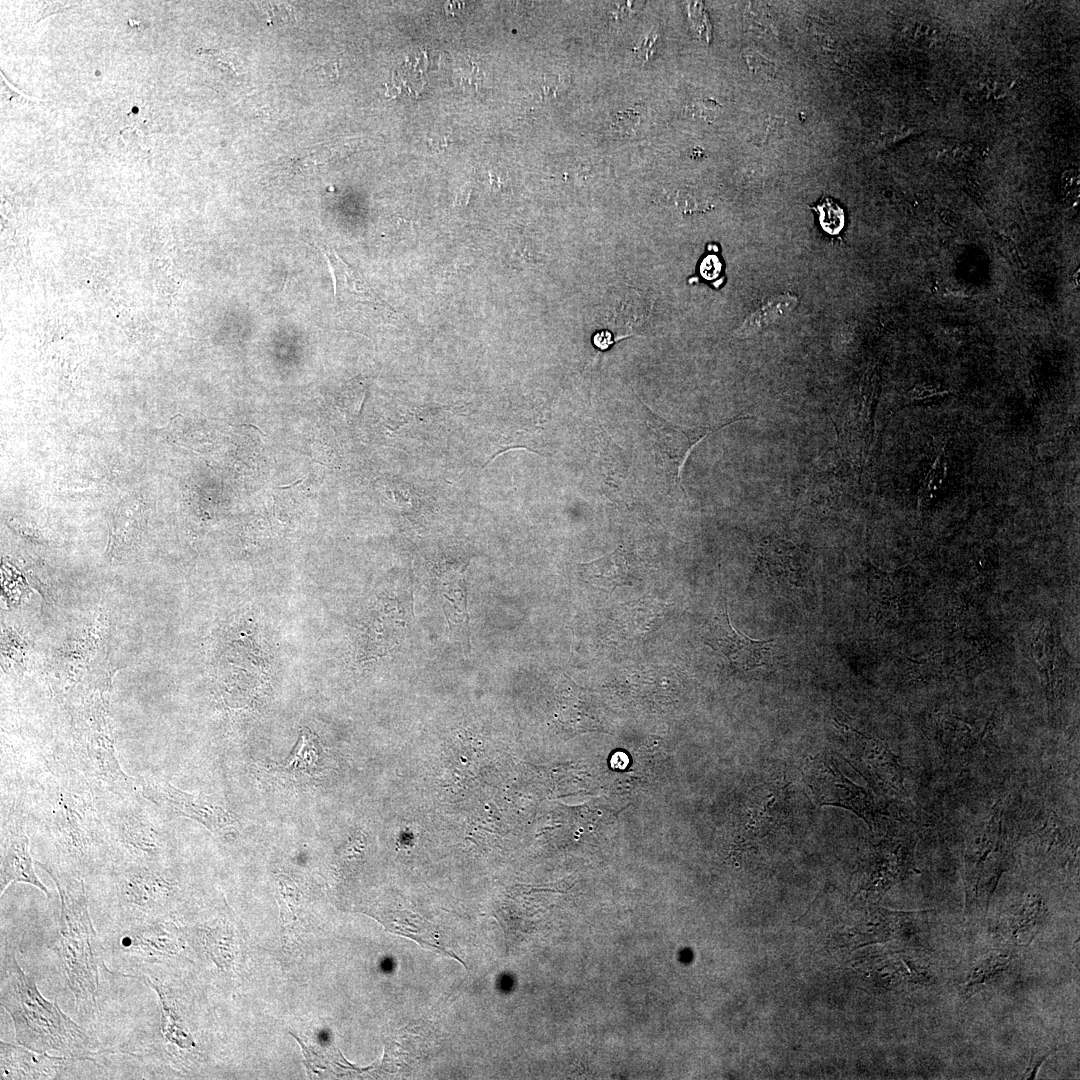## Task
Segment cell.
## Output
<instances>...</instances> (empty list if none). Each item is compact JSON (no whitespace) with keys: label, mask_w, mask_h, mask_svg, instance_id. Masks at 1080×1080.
<instances>
[{"label":"cell","mask_w":1080,"mask_h":1080,"mask_svg":"<svg viewBox=\"0 0 1080 1080\" xmlns=\"http://www.w3.org/2000/svg\"><path fill=\"white\" fill-rule=\"evenodd\" d=\"M658 31L655 27L645 36V38L638 44L633 50L639 58L647 60L651 47L658 39Z\"/></svg>","instance_id":"cell-24"},{"label":"cell","mask_w":1080,"mask_h":1080,"mask_svg":"<svg viewBox=\"0 0 1080 1080\" xmlns=\"http://www.w3.org/2000/svg\"><path fill=\"white\" fill-rule=\"evenodd\" d=\"M302 481H303V479H299V480H297L296 482H294V483H292V484H290V485H287V486H279V487H276V489H289V488H291V487L295 486L296 484H298V483H301Z\"/></svg>","instance_id":"cell-27"},{"label":"cell","mask_w":1080,"mask_h":1080,"mask_svg":"<svg viewBox=\"0 0 1080 1080\" xmlns=\"http://www.w3.org/2000/svg\"><path fill=\"white\" fill-rule=\"evenodd\" d=\"M141 794L173 817H188L211 832H221L236 822L235 816L211 797L194 795L157 778L137 779Z\"/></svg>","instance_id":"cell-9"},{"label":"cell","mask_w":1080,"mask_h":1080,"mask_svg":"<svg viewBox=\"0 0 1080 1080\" xmlns=\"http://www.w3.org/2000/svg\"><path fill=\"white\" fill-rule=\"evenodd\" d=\"M26 883L38 888L47 899L51 892L42 883L34 870V862L29 850V838L19 828L6 839L1 852L0 893L1 896L10 884Z\"/></svg>","instance_id":"cell-14"},{"label":"cell","mask_w":1080,"mask_h":1080,"mask_svg":"<svg viewBox=\"0 0 1080 1080\" xmlns=\"http://www.w3.org/2000/svg\"><path fill=\"white\" fill-rule=\"evenodd\" d=\"M1050 1053H1051L1050 1051H1048V1052H1037L1032 1056V1058L1030 1060V1063L1028 1065V1068H1027L1026 1078H1028V1079H1034L1035 1078L1037 1070L1039 1069L1042 1062L1046 1059V1057Z\"/></svg>","instance_id":"cell-25"},{"label":"cell","mask_w":1080,"mask_h":1080,"mask_svg":"<svg viewBox=\"0 0 1080 1080\" xmlns=\"http://www.w3.org/2000/svg\"><path fill=\"white\" fill-rule=\"evenodd\" d=\"M111 862L167 865V849L156 826L136 805L108 815Z\"/></svg>","instance_id":"cell-8"},{"label":"cell","mask_w":1080,"mask_h":1080,"mask_svg":"<svg viewBox=\"0 0 1080 1080\" xmlns=\"http://www.w3.org/2000/svg\"><path fill=\"white\" fill-rule=\"evenodd\" d=\"M985 732L961 718L945 715L938 721L937 739L946 754L964 757L980 746Z\"/></svg>","instance_id":"cell-15"},{"label":"cell","mask_w":1080,"mask_h":1080,"mask_svg":"<svg viewBox=\"0 0 1080 1080\" xmlns=\"http://www.w3.org/2000/svg\"><path fill=\"white\" fill-rule=\"evenodd\" d=\"M715 634L706 640L738 669L748 671L770 662L774 639L755 640L736 631L724 613L715 627Z\"/></svg>","instance_id":"cell-12"},{"label":"cell","mask_w":1080,"mask_h":1080,"mask_svg":"<svg viewBox=\"0 0 1080 1080\" xmlns=\"http://www.w3.org/2000/svg\"><path fill=\"white\" fill-rule=\"evenodd\" d=\"M798 299L791 293L776 295L748 315L734 331L737 338H747L786 317L797 305Z\"/></svg>","instance_id":"cell-16"},{"label":"cell","mask_w":1080,"mask_h":1080,"mask_svg":"<svg viewBox=\"0 0 1080 1080\" xmlns=\"http://www.w3.org/2000/svg\"><path fill=\"white\" fill-rule=\"evenodd\" d=\"M581 566L584 578L589 579L590 582L594 583H605L609 581L617 583L619 578L623 577L626 573L624 556L618 550H615L613 553L596 561L583 563Z\"/></svg>","instance_id":"cell-18"},{"label":"cell","mask_w":1080,"mask_h":1080,"mask_svg":"<svg viewBox=\"0 0 1080 1080\" xmlns=\"http://www.w3.org/2000/svg\"><path fill=\"white\" fill-rule=\"evenodd\" d=\"M916 843L913 834L894 835L874 846L869 888L884 889L905 875L911 868Z\"/></svg>","instance_id":"cell-13"},{"label":"cell","mask_w":1080,"mask_h":1080,"mask_svg":"<svg viewBox=\"0 0 1080 1080\" xmlns=\"http://www.w3.org/2000/svg\"><path fill=\"white\" fill-rule=\"evenodd\" d=\"M97 932L108 968L129 976L144 968L174 966L185 950L172 920L108 926Z\"/></svg>","instance_id":"cell-4"},{"label":"cell","mask_w":1080,"mask_h":1080,"mask_svg":"<svg viewBox=\"0 0 1080 1080\" xmlns=\"http://www.w3.org/2000/svg\"><path fill=\"white\" fill-rule=\"evenodd\" d=\"M639 115L633 110H627L622 113H618L613 122V126L621 130H633V128L639 123Z\"/></svg>","instance_id":"cell-23"},{"label":"cell","mask_w":1080,"mask_h":1080,"mask_svg":"<svg viewBox=\"0 0 1080 1080\" xmlns=\"http://www.w3.org/2000/svg\"><path fill=\"white\" fill-rule=\"evenodd\" d=\"M0 1003L12 1019L17 1043L37 1052L96 1062L102 1054L97 1034L41 994L35 978L22 969L11 945L3 940Z\"/></svg>","instance_id":"cell-2"},{"label":"cell","mask_w":1080,"mask_h":1080,"mask_svg":"<svg viewBox=\"0 0 1080 1080\" xmlns=\"http://www.w3.org/2000/svg\"><path fill=\"white\" fill-rule=\"evenodd\" d=\"M741 822V836L752 843L776 836L788 823V795L784 783L763 782L752 787Z\"/></svg>","instance_id":"cell-11"},{"label":"cell","mask_w":1080,"mask_h":1080,"mask_svg":"<svg viewBox=\"0 0 1080 1080\" xmlns=\"http://www.w3.org/2000/svg\"><path fill=\"white\" fill-rule=\"evenodd\" d=\"M53 879L58 902V954L81 1024L94 1032L109 989L111 970L103 958L83 878L41 867Z\"/></svg>","instance_id":"cell-1"},{"label":"cell","mask_w":1080,"mask_h":1080,"mask_svg":"<svg viewBox=\"0 0 1080 1080\" xmlns=\"http://www.w3.org/2000/svg\"><path fill=\"white\" fill-rule=\"evenodd\" d=\"M1045 915L1042 899L1037 895H1028L1011 917V931L1015 938H1027Z\"/></svg>","instance_id":"cell-17"},{"label":"cell","mask_w":1080,"mask_h":1080,"mask_svg":"<svg viewBox=\"0 0 1080 1080\" xmlns=\"http://www.w3.org/2000/svg\"><path fill=\"white\" fill-rule=\"evenodd\" d=\"M1010 842L1001 800L991 807L987 819L967 840L963 855V880L967 905L983 904L988 910L998 881L1008 867Z\"/></svg>","instance_id":"cell-5"},{"label":"cell","mask_w":1080,"mask_h":1080,"mask_svg":"<svg viewBox=\"0 0 1080 1080\" xmlns=\"http://www.w3.org/2000/svg\"><path fill=\"white\" fill-rule=\"evenodd\" d=\"M803 780L819 806H836L852 811L874 830L880 809L873 795L847 778L832 757L820 754L808 757L802 769Z\"/></svg>","instance_id":"cell-6"},{"label":"cell","mask_w":1080,"mask_h":1080,"mask_svg":"<svg viewBox=\"0 0 1080 1080\" xmlns=\"http://www.w3.org/2000/svg\"><path fill=\"white\" fill-rule=\"evenodd\" d=\"M947 474V463L943 454L937 456L922 480L918 491V505L925 507L936 496Z\"/></svg>","instance_id":"cell-19"},{"label":"cell","mask_w":1080,"mask_h":1080,"mask_svg":"<svg viewBox=\"0 0 1080 1080\" xmlns=\"http://www.w3.org/2000/svg\"><path fill=\"white\" fill-rule=\"evenodd\" d=\"M949 392L950 391L948 389L942 387L941 385L924 382L918 383L911 387L905 393L904 397L907 402H916L923 401L929 398H934L937 396H943L945 394H948Z\"/></svg>","instance_id":"cell-22"},{"label":"cell","mask_w":1080,"mask_h":1080,"mask_svg":"<svg viewBox=\"0 0 1080 1080\" xmlns=\"http://www.w3.org/2000/svg\"><path fill=\"white\" fill-rule=\"evenodd\" d=\"M819 224L830 235H838L844 227L845 215L842 207L830 197H824L815 206Z\"/></svg>","instance_id":"cell-20"},{"label":"cell","mask_w":1080,"mask_h":1080,"mask_svg":"<svg viewBox=\"0 0 1080 1080\" xmlns=\"http://www.w3.org/2000/svg\"><path fill=\"white\" fill-rule=\"evenodd\" d=\"M1068 179L1064 181L1063 187L1066 190V195L1075 197L1076 191L1078 192V178L1077 174L1068 172Z\"/></svg>","instance_id":"cell-26"},{"label":"cell","mask_w":1080,"mask_h":1080,"mask_svg":"<svg viewBox=\"0 0 1080 1080\" xmlns=\"http://www.w3.org/2000/svg\"><path fill=\"white\" fill-rule=\"evenodd\" d=\"M839 730L843 758L876 790L903 794L904 771L896 754L883 741L834 719Z\"/></svg>","instance_id":"cell-7"},{"label":"cell","mask_w":1080,"mask_h":1080,"mask_svg":"<svg viewBox=\"0 0 1080 1080\" xmlns=\"http://www.w3.org/2000/svg\"><path fill=\"white\" fill-rule=\"evenodd\" d=\"M96 1063L69 1056L37 1052L21 1044L0 1041V1079H74L84 1078L79 1069Z\"/></svg>","instance_id":"cell-10"},{"label":"cell","mask_w":1080,"mask_h":1080,"mask_svg":"<svg viewBox=\"0 0 1080 1080\" xmlns=\"http://www.w3.org/2000/svg\"><path fill=\"white\" fill-rule=\"evenodd\" d=\"M90 913L97 930L108 926L174 921L181 886L168 865L111 862L89 878Z\"/></svg>","instance_id":"cell-3"},{"label":"cell","mask_w":1080,"mask_h":1080,"mask_svg":"<svg viewBox=\"0 0 1080 1080\" xmlns=\"http://www.w3.org/2000/svg\"><path fill=\"white\" fill-rule=\"evenodd\" d=\"M310 733H303L300 737L299 744L295 747L292 755L289 757L286 763V767L294 769H309L316 764L318 759V752L315 745L316 740L313 739Z\"/></svg>","instance_id":"cell-21"}]
</instances>
